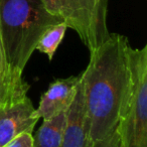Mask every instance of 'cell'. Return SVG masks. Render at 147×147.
<instances>
[{"instance_id":"1","label":"cell","mask_w":147,"mask_h":147,"mask_svg":"<svg viewBox=\"0 0 147 147\" xmlns=\"http://www.w3.org/2000/svg\"><path fill=\"white\" fill-rule=\"evenodd\" d=\"M128 38L110 33L90 53V61L81 74L92 141L109 136L117 128L131 88Z\"/></svg>"},{"instance_id":"2","label":"cell","mask_w":147,"mask_h":147,"mask_svg":"<svg viewBox=\"0 0 147 147\" xmlns=\"http://www.w3.org/2000/svg\"><path fill=\"white\" fill-rule=\"evenodd\" d=\"M61 22L41 0H0V38L14 73L22 76L43 32Z\"/></svg>"},{"instance_id":"3","label":"cell","mask_w":147,"mask_h":147,"mask_svg":"<svg viewBox=\"0 0 147 147\" xmlns=\"http://www.w3.org/2000/svg\"><path fill=\"white\" fill-rule=\"evenodd\" d=\"M131 88L117 125L121 147H147V45L128 49Z\"/></svg>"},{"instance_id":"4","label":"cell","mask_w":147,"mask_h":147,"mask_svg":"<svg viewBox=\"0 0 147 147\" xmlns=\"http://www.w3.org/2000/svg\"><path fill=\"white\" fill-rule=\"evenodd\" d=\"M45 8L61 17L78 33L92 53L110 35L107 26L108 0H41Z\"/></svg>"},{"instance_id":"5","label":"cell","mask_w":147,"mask_h":147,"mask_svg":"<svg viewBox=\"0 0 147 147\" xmlns=\"http://www.w3.org/2000/svg\"><path fill=\"white\" fill-rule=\"evenodd\" d=\"M39 118L28 97L0 105V147L22 132H32Z\"/></svg>"},{"instance_id":"6","label":"cell","mask_w":147,"mask_h":147,"mask_svg":"<svg viewBox=\"0 0 147 147\" xmlns=\"http://www.w3.org/2000/svg\"><path fill=\"white\" fill-rule=\"evenodd\" d=\"M92 142L84 91L80 79L76 97L67 110V119L59 147H89Z\"/></svg>"},{"instance_id":"7","label":"cell","mask_w":147,"mask_h":147,"mask_svg":"<svg viewBox=\"0 0 147 147\" xmlns=\"http://www.w3.org/2000/svg\"><path fill=\"white\" fill-rule=\"evenodd\" d=\"M80 79L81 75L57 79L51 83L35 109L37 117L45 120L61 112H65L76 97Z\"/></svg>"},{"instance_id":"8","label":"cell","mask_w":147,"mask_h":147,"mask_svg":"<svg viewBox=\"0 0 147 147\" xmlns=\"http://www.w3.org/2000/svg\"><path fill=\"white\" fill-rule=\"evenodd\" d=\"M29 85L10 67L0 38V105L20 100L27 96Z\"/></svg>"},{"instance_id":"9","label":"cell","mask_w":147,"mask_h":147,"mask_svg":"<svg viewBox=\"0 0 147 147\" xmlns=\"http://www.w3.org/2000/svg\"><path fill=\"white\" fill-rule=\"evenodd\" d=\"M67 119V111L61 112L43 123L33 137V147H59Z\"/></svg>"},{"instance_id":"10","label":"cell","mask_w":147,"mask_h":147,"mask_svg":"<svg viewBox=\"0 0 147 147\" xmlns=\"http://www.w3.org/2000/svg\"><path fill=\"white\" fill-rule=\"evenodd\" d=\"M67 26L65 22H61L51 26L43 32L37 42L35 49L47 55L49 61L53 59L57 49L61 45Z\"/></svg>"},{"instance_id":"11","label":"cell","mask_w":147,"mask_h":147,"mask_svg":"<svg viewBox=\"0 0 147 147\" xmlns=\"http://www.w3.org/2000/svg\"><path fill=\"white\" fill-rule=\"evenodd\" d=\"M89 147H121V141L117 128L109 136L98 141H92Z\"/></svg>"},{"instance_id":"12","label":"cell","mask_w":147,"mask_h":147,"mask_svg":"<svg viewBox=\"0 0 147 147\" xmlns=\"http://www.w3.org/2000/svg\"><path fill=\"white\" fill-rule=\"evenodd\" d=\"M4 147H33L32 132H22L8 142Z\"/></svg>"}]
</instances>
